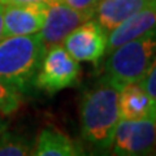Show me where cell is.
<instances>
[{
    "label": "cell",
    "instance_id": "obj_16",
    "mask_svg": "<svg viewBox=\"0 0 156 156\" xmlns=\"http://www.w3.org/2000/svg\"><path fill=\"white\" fill-rule=\"evenodd\" d=\"M65 5L70 7L78 11H92L95 12V8L100 0H57Z\"/></svg>",
    "mask_w": 156,
    "mask_h": 156
},
{
    "label": "cell",
    "instance_id": "obj_3",
    "mask_svg": "<svg viewBox=\"0 0 156 156\" xmlns=\"http://www.w3.org/2000/svg\"><path fill=\"white\" fill-rule=\"evenodd\" d=\"M156 57V29L122 43L107 55L103 78L119 89L142 80Z\"/></svg>",
    "mask_w": 156,
    "mask_h": 156
},
{
    "label": "cell",
    "instance_id": "obj_7",
    "mask_svg": "<svg viewBox=\"0 0 156 156\" xmlns=\"http://www.w3.org/2000/svg\"><path fill=\"white\" fill-rule=\"evenodd\" d=\"M92 17H94L92 11H78L57 0H51L48 3L46 20L39 31V35L46 48L61 44L68 34H70L77 26Z\"/></svg>",
    "mask_w": 156,
    "mask_h": 156
},
{
    "label": "cell",
    "instance_id": "obj_2",
    "mask_svg": "<svg viewBox=\"0 0 156 156\" xmlns=\"http://www.w3.org/2000/svg\"><path fill=\"white\" fill-rule=\"evenodd\" d=\"M46 52L39 33L5 37L0 41V81L18 92L34 86Z\"/></svg>",
    "mask_w": 156,
    "mask_h": 156
},
{
    "label": "cell",
    "instance_id": "obj_18",
    "mask_svg": "<svg viewBox=\"0 0 156 156\" xmlns=\"http://www.w3.org/2000/svg\"><path fill=\"white\" fill-rule=\"evenodd\" d=\"M3 14H4V5L0 4V41L4 38V20H3Z\"/></svg>",
    "mask_w": 156,
    "mask_h": 156
},
{
    "label": "cell",
    "instance_id": "obj_12",
    "mask_svg": "<svg viewBox=\"0 0 156 156\" xmlns=\"http://www.w3.org/2000/svg\"><path fill=\"white\" fill-rule=\"evenodd\" d=\"M33 155L37 156H76L83 155L80 146L62 131L44 128L39 133Z\"/></svg>",
    "mask_w": 156,
    "mask_h": 156
},
{
    "label": "cell",
    "instance_id": "obj_10",
    "mask_svg": "<svg viewBox=\"0 0 156 156\" xmlns=\"http://www.w3.org/2000/svg\"><path fill=\"white\" fill-rule=\"evenodd\" d=\"M156 0H100L94 12V18L107 31H112L126 18Z\"/></svg>",
    "mask_w": 156,
    "mask_h": 156
},
{
    "label": "cell",
    "instance_id": "obj_11",
    "mask_svg": "<svg viewBox=\"0 0 156 156\" xmlns=\"http://www.w3.org/2000/svg\"><path fill=\"white\" fill-rule=\"evenodd\" d=\"M120 119L139 120L156 112V101L143 90L138 82L125 85L119 92Z\"/></svg>",
    "mask_w": 156,
    "mask_h": 156
},
{
    "label": "cell",
    "instance_id": "obj_6",
    "mask_svg": "<svg viewBox=\"0 0 156 156\" xmlns=\"http://www.w3.org/2000/svg\"><path fill=\"white\" fill-rule=\"evenodd\" d=\"M108 31L92 17L77 26L62 41V47L78 62L98 64L105 55Z\"/></svg>",
    "mask_w": 156,
    "mask_h": 156
},
{
    "label": "cell",
    "instance_id": "obj_9",
    "mask_svg": "<svg viewBox=\"0 0 156 156\" xmlns=\"http://www.w3.org/2000/svg\"><path fill=\"white\" fill-rule=\"evenodd\" d=\"M152 29H156V2L134 13L108 33L105 55H108L122 43L142 35Z\"/></svg>",
    "mask_w": 156,
    "mask_h": 156
},
{
    "label": "cell",
    "instance_id": "obj_15",
    "mask_svg": "<svg viewBox=\"0 0 156 156\" xmlns=\"http://www.w3.org/2000/svg\"><path fill=\"white\" fill-rule=\"evenodd\" d=\"M138 83L156 101V57L150 65L148 70L146 72V74L142 77V80L138 81Z\"/></svg>",
    "mask_w": 156,
    "mask_h": 156
},
{
    "label": "cell",
    "instance_id": "obj_14",
    "mask_svg": "<svg viewBox=\"0 0 156 156\" xmlns=\"http://www.w3.org/2000/svg\"><path fill=\"white\" fill-rule=\"evenodd\" d=\"M20 104L21 100L18 91L7 85L5 82L0 81V115L8 116L14 113L20 108Z\"/></svg>",
    "mask_w": 156,
    "mask_h": 156
},
{
    "label": "cell",
    "instance_id": "obj_5",
    "mask_svg": "<svg viewBox=\"0 0 156 156\" xmlns=\"http://www.w3.org/2000/svg\"><path fill=\"white\" fill-rule=\"evenodd\" d=\"M156 148V112L139 120L120 119L112 143V154L139 156L152 154Z\"/></svg>",
    "mask_w": 156,
    "mask_h": 156
},
{
    "label": "cell",
    "instance_id": "obj_4",
    "mask_svg": "<svg viewBox=\"0 0 156 156\" xmlns=\"http://www.w3.org/2000/svg\"><path fill=\"white\" fill-rule=\"evenodd\" d=\"M80 73V62L69 55L62 44H55L46 48L34 86L48 94H55L74 86Z\"/></svg>",
    "mask_w": 156,
    "mask_h": 156
},
{
    "label": "cell",
    "instance_id": "obj_8",
    "mask_svg": "<svg viewBox=\"0 0 156 156\" xmlns=\"http://www.w3.org/2000/svg\"><path fill=\"white\" fill-rule=\"evenodd\" d=\"M48 3L4 5V38L39 33L46 20Z\"/></svg>",
    "mask_w": 156,
    "mask_h": 156
},
{
    "label": "cell",
    "instance_id": "obj_1",
    "mask_svg": "<svg viewBox=\"0 0 156 156\" xmlns=\"http://www.w3.org/2000/svg\"><path fill=\"white\" fill-rule=\"evenodd\" d=\"M119 92V87L101 77L96 85L82 95L81 134L85 142L99 152H108L112 148L120 121Z\"/></svg>",
    "mask_w": 156,
    "mask_h": 156
},
{
    "label": "cell",
    "instance_id": "obj_19",
    "mask_svg": "<svg viewBox=\"0 0 156 156\" xmlns=\"http://www.w3.org/2000/svg\"><path fill=\"white\" fill-rule=\"evenodd\" d=\"M7 128H8V122L5 120H3V117L0 116V135H2L4 131L7 130Z\"/></svg>",
    "mask_w": 156,
    "mask_h": 156
},
{
    "label": "cell",
    "instance_id": "obj_17",
    "mask_svg": "<svg viewBox=\"0 0 156 156\" xmlns=\"http://www.w3.org/2000/svg\"><path fill=\"white\" fill-rule=\"evenodd\" d=\"M51 0H0L3 5H11V4H37V3H46Z\"/></svg>",
    "mask_w": 156,
    "mask_h": 156
},
{
    "label": "cell",
    "instance_id": "obj_13",
    "mask_svg": "<svg viewBox=\"0 0 156 156\" xmlns=\"http://www.w3.org/2000/svg\"><path fill=\"white\" fill-rule=\"evenodd\" d=\"M31 155V146L22 136L7 133L0 135V156H25Z\"/></svg>",
    "mask_w": 156,
    "mask_h": 156
}]
</instances>
